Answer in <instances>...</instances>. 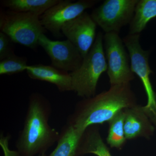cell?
Listing matches in <instances>:
<instances>
[{"label": "cell", "instance_id": "cell-1", "mask_svg": "<svg viewBox=\"0 0 156 156\" xmlns=\"http://www.w3.org/2000/svg\"><path fill=\"white\" fill-rule=\"evenodd\" d=\"M136 105L130 83L111 86L108 90L78 102L66 124L83 134L89 126L109 122L119 112Z\"/></svg>", "mask_w": 156, "mask_h": 156}, {"label": "cell", "instance_id": "cell-2", "mask_svg": "<svg viewBox=\"0 0 156 156\" xmlns=\"http://www.w3.org/2000/svg\"><path fill=\"white\" fill-rule=\"evenodd\" d=\"M51 110L45 96L38 92L31 94L23 128L16 143L20 156L45 154L58 141L60 133L49 124Z\"/></svg>", "mask_w": 156, "mask_h": 156}, {"label": "cell", "instance_id": "cell-3", "mask_svg": "<svg viewBox=\"0 0 156 156\" xmlns=\"http://www.w3.org/2000/svg\"><path fill=\"white\" fill-rule=\"evenodd\" d=\"M103 41V34L98 32L81 66L76 70L70 73L72 91L78 96L86 98L95 96L98 80L101 74L107 71Z\"/></svg>", "mask_w": 156, "mask_h": 156}, {"label": "cell", "instance_id": "cell-4", "mask_svg": "<svg viewBox=\"0 0 156 156\" xmlns=\"http://www.w3.org/2000/svg\"><path fill=\"white\" fill-rule=\"evenodd\" d=\"M0 29L14 43L33 50L38 46L39 37L46 30L36 14L9 10L1 11Z\"/></svg>", "mask_w": 156, "mask_h": 156}, {"label": "cell", "instance_id": "cell-5", "mask_svg": "<svg viewBox=\"0 0 156 156\" xmlns=\"http://www.w3.org/2000/svg\"><path fill=\"white\" fill-rule=\"evenodd\" d=\"M140 37V34H129L123 41L130 56L131 70L140 79L147 96V103L143 108L156 129V94L150 79L153 73L149 64L150 51L141 48Z\"/></svg>", "mask_w": 156, "mask_h": 156}, {"label": "cell", "instance_id": "cell-6", "mask_svg": "<svg viewBox=\"0 0 156 156\" xmlns=\"http://www.w3.org/2000/svg\"><path fill=\"white\" fill-rule=\"evenodd\" d=\"M104 48L107 62V73L111 86L128 83L134 79L131 69L130 56L119 33H105Z\"/></svg>", "mask_w": 156, "mask_h": 156}, {"label": "cell", "instance_id": "cell-7", "mask_svg": "<svg viewBox=\"0 0 156 156\" xmlns=\"http://www.w3.org/2000/svg\"><path fill=\"white\" fill-rule=\"evenodd\" d=\"M138 0H106L90 16L105 33H119L133 19Z\"/></svg>", "mask_w": 156, "mask_h": 156}, {"label": "cell", "instance_id": "cell-8", "mask_svg": "<svg viewBox=\"0 0 156 156\" xmlns=\"http://www.w3.org/2000/svg\"><path fill=\"white\" fill-rule=\"evenodd\" d=\"M97 0H80L73 2L69 0H60L40 17L45 29L56 38L62 36V28L66 23L79 17L98 3Z\"/></svg>", "mask_w": 156, "mask_h": 156}, {"label": "cell", "instance_id": "cell-9", "mask_svg": "<svg viewBox=\"0 0 156 156\" xmlns=\"http://www.w3.org/2000/svg\"><path fill=\"white\" fill-rule=\"evenodd\" d=\"M38 44L51 59V65L64 71L73 72L78 69L83 58L79 50L69 40L53 41L44 34L41 35Z\"/></svg>", "mask_w": 156, "mask_h": 156}, {"label": "cell", "instance_id": "cell-10", "mask_svg": "<svg viewBox=\"0 0 156 156\" xmlns=\"http://www.w3.org/2000/svg\"><path fill=\"white\" fill-rule=\"evenodd\" d=\"M97 24L87 12L66 23L62 28V34L75 45L84 58L96 39Z\"/></svg>", "mask_w": 156, "mask_h": 156}, {"label": "cell", "instance_id": "cell-11", "mask_svg": "<svg viewBox=\"0 0 156 156\" xmlns=\"http://www.w3.org/2000/svg\"><path fill=\"white\" fill-rule=\"evenodd\" d=\"M124 131L126 139L138 137L150 138L155 128L142 106L138 105L124 109Z\"/></svg>", "mask_w": 156, "mask_h": 156}, {"label": "cell", "instance_id": "cell-12", "mask_svg": "<svg viewBox=\"0 0 156 156\" xmlns=\"http://www.w3.org/2000/svg\"><path fill=\"white\" fill-rule=\"evenodd\" d=\"M26 71L31 79L53 84L60 92L72 91L71 77L67 72L42 64L28 65Z\"/></svg>", "mask_w": 156, "mask_h": 156}, {"label": "cell", "instance_id": "cell-13", "mask_svg": "<svg viewBox=\"0 0 156 156\" xmlns=\"http://www.w3.org/2000/svg\"><path fill=\"white\" fill-rule=\"evenodd\" d=\"M95 125L89 126L81 137L78 154H92L97 156H112Z\"/></svg>", "mask_w": 156, "mask_h": 156}, {"label": "cell", "instance_id": "cell-14", "mask_svg": "<svg viewBox=\"0 0 156 156\" xmlns=\"http://www.w3.org/2000/svg\"><path fill=\"white\" fill-rule=\"evenodd\" d=\"M83 135L72 126L66 124L62 129L56 148L49 156H76Z\"/></svg>", "mask_w": 156, "mask_h": 156}, {"label": "cell", "instance_id": "cell-15", "mask_svg": "<svg viewBox=\"0 0 156 156\" xmlns=\"http://www.w3.org/2000/svg\"><path fill=\"white\" fill-rule=\"evenodd\" d=\"M155 17L156 0H138L130 23L129 34H140L148 23Z\"/></svg>", "mask_w": 156, "mask_h": 156}, {"label": "cell", "instance_id": "cell-16", "mask_svg": "<svg viewBox=\"0 0 156 156\" xmlns=\"http://www.w3.org/2000/svg\"><path fill=\"white\" fill-rule=\"evenodd\" d=\"M60 0H3L1 5L11 11L41 16Z\"/></svg>", "mask_w": 156, "mask_h": 156}, {"label": "cell", "instance_id": "cell-17", "mask_svg": "<svg viewBox=\"0 0 156 156\" xmlns=\"http://www.w3.org/2000/svg\"><path fill=\"white\" fill-rule=\"evenodd\" d=\"M124 119L125 112L123 110L108 122L109 130L106 140L111 147L120 148L126 142Z\"/></svg>", "mask_w": 156, "mask_h": 156}, {"label": "cell", "instance_id": "cell-18", "mask_svg": "<svg viewBox=\"0 0 156 156\" xmlns=\"http://www.w3.org/2000/svg\"><path fill=\"white\" fill-rule=\"evenodd\" d=\"M27 58L15 54L0 61V75H11L26 71Z\"/></svg>", "mask_w": 156, "mask_h": 156}, {"label": "cell", "instance_id": "cell-19", "mask_svg": "<svg viewBox=\"0 0 156 156\" xmlns=\"http://www.w3.org/2000/svg\"><path fill=\"white\" fill-rule=\"evenodd\" d=\"M13 43L7 34L0 32V61L15 54Z\"/></svg>", "mask_w": 156, "mask_h": 156}, {"label": "cell", "instance_id": "cell-20", "mask_svg": "<svg viewBox=\"0 0 156 156\" xmlns=\"http://www.w3.org/2000/svg\"><path fill=\"white\" fill-rule=\"evenodd\" d=\"M38 156H47L45 154H43L39 155Z\"/></svg>", "mask_w": 156, "mask_h": 156}]
</instances>
